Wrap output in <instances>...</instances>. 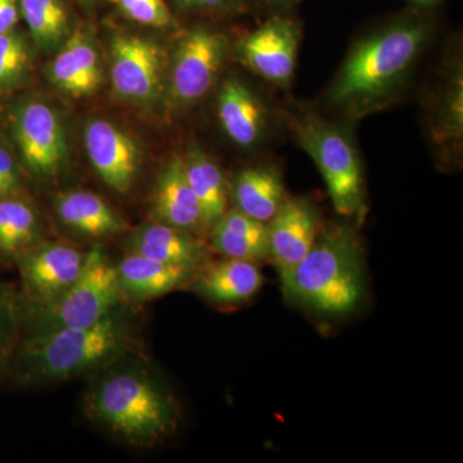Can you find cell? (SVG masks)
I'll use <instances>...</instances> for the list:
<instances>
[{
	"label": "cell",
	"mask_w": 463,
	"mask_h": 463,
	"mask_svg": "<svg viewBox=\"0 0 463 463\" xmlns=\"http://www.w3.org/2000/svg\"><path fill=\"white\" fill-rule=\"evenodd\" d=\"M29 67V48L16 30L0 33V91L16 88Z\"/></svg>",
	"instance_id": "cell-27"
},
{
	"label": "cell",
	"mask_w": 463,
	"mask_h": 463,
	"mask_svg": "<svg viewBox=\"0 0 463 463\" xmlns=\"http://www.w3.org/2000/svg\"><path fill=\"white\" fill-rule=\"evenodd\" d=\"M426 11L404 12L361 36L326 91L327 106L358 121L394 102L434 35Z\"/></svg>",
	"instance_id": "cell-1"
},
{
	"label": "cell",
	"mask_w": 463,
	"mask_h": 463,
	"mask_svg": "<svg viewBox=\"0 0 463 463\" xmlns=\"http://www.w3.org/2000/svg\"><path fill=\"white\" fill-rule=\"evenodd\" d=\"M263 282L255 261L227 258L203 270L197 281V289L203 297L215 303L236 304L254 297Z\"/></svg>",
	"instance_id": "cell-21"
},
{
	"label": "cell",
	"mask_w": 463,
	"mask_h": 463,
	"mask_svg": "<svg viewBox=\"0 0 463 463\" xmlns=\"http://www.w3.org/2000/svg\"><path fill=\"white\" fill-rule=\"evenodd\" d=\"M224 33L197 26L179 39L173 53L169 93L176 105L199 102L212 90L227 57Z\"/></svg>",
	"instance_id": "cell-7"
},
{
	"label": "cell",
	"mask_w": 463,
	"mask_h": 463,
	"mask_svg": "<svg viewBox=\"0 0 463 463\" xmlns=\"http://www.w3.org/2000/svg\"><path fill=\"white\" fill-rule=\"evenodd\" d=\"M133 252L152 260L196 270L205 261L207 249L190 232L156 223L139 228L130 240Z\"/></svg>",
	"instance_id": "cell-17"
},
{
	"label": "cell",
	"mask_w": 463,
	"mask_h": 463,
	"mask_svg": "<svg viewBox=\"0 0 463 463\" xmlns=\"http://www.w3.org/2000/svg\"><path fill=\"white\" fill-rule=\"evenodd\" d=\"M27 29L43 48H52L69 33V12L62 0H18Z\"/></svg>",
	"instance_id": "cell-26"
},
{
	"label": "cell",
	"mask_w": 463,
	"mask_h": 463,
	"mask_svg": "<svg viewBox=\"0 0 463 463\" xmlns=\"http://www.w3.org/2000/svg\"><path fill=\"white\" fill-rule=\"evenodd\" d=\"M322 231L315 205L304 199H286L268 223L269 258L281 270L306 258Z\"/></svg>",
	"instance_id": "cell-13"
},
{
	"label": "cell",
	"mask_w": 463,
	"mask_h": 463,
	"mask_svg": "<svg viewBox=\"0 0 463 463\" xmlns=\"http://www.w3.org/2000/svg\"><path fill=\"white\" fill-rule=\"evenodd\" d=\"M85 255L60 243L26 250L16 261L27 295L39 306L51 303L78 279Z\"/></svg>",
	"instance_id": "cell-11"
},
{
	"label": "cell",
	"mask_w": 463,
	"mask_h": 463,
	"mask_svg": "<svg viewBox=\"0 0 463 463\" xmlns=\"http://www.w3.org/2000/svg\"><path fill=\"white\" fill-rule=\"evenodd\" d=\"M91 412L116 434L149 444L175 429L172 399L145 374L121 373L103 380L90 398Z\"/></svg>",
	"instance_id": "cell-4"
},
{
	"label": "cell",
	"mask_w": 463,
	"mask_h": 463,
	"mask_svg": "<svg viewBox=\"0 0 463 463\" xmlns=\"http://www.w3.org/2000/svg\"><path fill=\"white\" fill-rule=\"evenodd\" d=\"M184 164L188 181L200 203L203 223L213 227L227 212L228 191L223 172L197 146H192Z\"/></svg>",
	"instance_id": "cell-24"
},
{
	"label": "cell",
	"mask_w": 463,
	"mask_h": 463,
	"mask_svg": "<svg viewBox=\"0 0 463 463\" xmlns=\"http://www.w3.org/2000/svg\"><path fill=\"white\" fill-rule=\"evenodd\" d=\"M431 103L429 127L435 145L444 149L462 147L463 72L462 63H447Z\"/></svg>",
	"instance_id": "cell-18"
},
{
	"label": "cell",
	"mask_w": 463,
	"mask_h": 463,
	"mask_svg": "<svg viewBox=\"0 0 463 463\" xmlns=\"http://www.w3.org/2000/svg\"><path fill=\"white\" fill-rule=\"evenodd\" d=\"M20 16L18 0H0V33L14 30Z\"/></svg>",
	"instance_id": "cell-32"
},
{
	"label": "cell",
	"mask_w": 463,
	"mask_h": 463,
	"mask_svg": "<svg viewBox=\"0 0 463 463\" xmlns=\"http://www.w3.org/2000/svg\"><path fill=\"white\" fill-rule=\"evenodd\" d=\"M85 148L94 170L112 190L125 194L138 173L141 154L132 137L108 120H91L85 128Z\"/></svg>",
	"instance_id": "cell-12"
},
{
	"label": "cell",
	"mask_w": 463,
	"mask_h": 463,
	"mask_svg": "<svg viewBox=\"0 0 463 463\" xmlns=\"http://www.w3.org/2000/svg\"><path fill=\"white\" fill-rule=\"evenodd\" d=\"M111 84L118 97L151 103L164 87V53L151 39L116 35L111 43Z\"/></svg>",
	"instance_id": "cell-10"
},
{
	"label": "cell",
	"mask_w": 463,
	"mask_h": 463,
	"mask_svg": "<svg viewBox=\"0 0 463 463\" xmlns=\"http://www.w3.org/2000/svg\"><path fill=\"white\" fill-rule=\"evenodd\" d=\"M291 127L298 146L321 172L335 210L344 216L364 214V165L352 137L343 127L313 114L295 116Z\"/></svg>",
	"instance_id": "cell-5"
},
{
	"label": "cell",
	"mask_w": 463,
	"mask_h": 463,
	"mask_svg": "<svg viewBox=\"0 0 463 463\" xmlns=\"http://www.w3.org/2000/svg\"><path fill=\"white\" fill-rule=\"evenodd\" d=\"M219 123L234 145L254 148L264 141L269 115L263 100L248 84L230 78L222 84L216 102Z\"/></svg>",
	"instance_id": "cell-14"
},
{
	"label": "cell",
	"mask_w": 463,
	"mask_h": 463,
	"mask_svg": "<svg viewBox=\"0 0 463 463\" xmlns=\"http://www.w3.org/2000/svg\"><path fill=\"white\" fill-rule=\"evenodd\" d=\"M50 78L58 90L74 97L99 90L102 74L99 53L90 36L72 33L50 65Z\"/></svg>",
	"instance_id": "cell-16"
},
{
	"label": "cell",
	"mask_w": 463,
	"mask_h": 463,
	"mask_svg": "<svg viewBox=\"0 0 463 463\" xmlns=\"http://www.w3.org/2000/svg\"><path fill=\"white\" fill-rule=\"evenodd\" d=\"M21 190L20 170L11 151L0 143V200L18 196Z\"/></svg>",
	"instance_id": "cell-30"
},
{
	"label": "cell",
	"mask_w": 463,
	"mask_h": 463,
	"mask_svg": "<svg viewBox=\"0 0 463 463\" xmlns=\"http://www.w3.org/2000/svg\"><path fill=\"white\" fill-rule=\"evenodd\" d=\"M128 339L127 322L115 309L87 327L36 331L21 344L18 361L32 379H66L115 358Z\"/></svg>",
	"instance_id": "cell-3"
},
{
	"label": "cell",
	"mask_w": 463,
	"mask_h": 463,
	"mask_svg": "<svg viewBox=\"0 0 463 463\" xmlns=\"http://www.w3.org/2000/svg\"><path fill=\"white\" fill-rule=\"evenodd\" d=\"M279 273L292 300L326 315H345L364 295L361 241L347 225H328L303 260Z\"/></svg>",
	"instance_id": "cell-2"
},
{
	"label": "cell",
	"mask_w": 463,
	"mask_h": 463,
	"mask_svg": "<svg viewBox=\"0 0 463 463\" xmlns=\"http://www.w3.org/2000/svg\"><path fill=\"white\" fill-rule=\"evenodd\" d=\"M236 209L268 224L285 201L281 174L272 166L249 167L236 176L233 187Z\"/></svg>",
	"instance_id": "cell-22"
},
{
	"label": "cell",
	"mask_w": 463,
	"mask_h": 463,
	"mask_svg": "<svg viewBox=\"0 0 463 463\" xmlns=\"http://www.w3.org/2000/svg\"><path fill=\"white\" fill-rule=\"evenodd\" d=\"M194 269L152 260L142 255H128L118 265L121 291L136 298H152L181 288Z\"/></svg>",
	"instance_id": "cell-19"
},
{
	"label": "cell",
	"mask_w": 463,
	"mask_h": 463,
	"mask_svg": "<svg viewBox=\"0 0 463 463\" xmlns=\"http://www.w3.org/2000/svg\"><path fill=\"white\" fill-rule=\"evenodd\" d=\"M128 17L142 25L169 27L173 25V14L165 0H115Z\"/></svg>",
	"instance_id": "cell-29"
},
{
	"label": "cell",
	"mask_w": 463,
	"mask_h": 463,
	"mask_svg": "<svg viewBox=\"0 0 463 463\" xmlns=\"http://www.w3.org/2000/svg\"><path fill=\"white\" fill-rule=\"evenodd\" d=\"M81 2H90V0H81Z\"/></svg>",
	"instance_id": "cell-35"
},
{
	"label": "cell",
	"mask_w": 463,
	"mask_h": 463,
	"mask_svg": "<svg viewBox=\"0 0 463 463\" xmlns=\"http://www.w3.org/2000/svg\"><path fill=\"white\" fill-rule=\"evenodd\" d=\"M57 214L72 230L90 237H106L125 230L123 218L90 192L72 191L58 196Z\"/></svg>",
	"instance_id": "cell-23"
},
{
	"label": "cell",
	"mask_w": 463,
	"mask_h": 463,
	"mask_svg": "<svg viewBox=\"0 0 463 463\" xmlns=\"http://www.w3.org/2000/svg\"><path fill=\"white\" fill-rule=\"evenodd\" d=\"M300 41V23L291 14H274L240 42L237 54L264 80L286 88L294 79Z\"/></svg>",
	"instance_id": "cell-8"
},
{
	"label": "cell",
	"mask_w": 463,
	"mask_h": 463,
	"mask_svg": "<svg viewBox=\"0 0 463 463\" xmlns=\"http://www.w3.org/2000/svg\"><path fill=\"white\" fill-rule=\"evenodd\" d=\"M11 129L27 169L52 175L67 156L66 133L57 112L42 100L21 102L12 112Z\"/></svg>",
	"instance_id": "cell-9"
},
{
	"label": "cell",
	"mask_w": 463,
	"mask_h": 463,
	"mask_svg": "<svg viewBox=\"0 0 463 463\" xmlns=\"http://www.w3.org/2000/svg\"><path fill=\"white\" fill-rule=\"evenodd\" d=\"M152 213L158 223L183 231L203 225L199 201L188 181L182 157H174L158 175L152 197Z\"/></svg>",
	"instance_id": "cell-15"
},
{
	"label": "cell",
	"mask_w": 463,
	"mask_h": 463,
	"mask_svg": "<svg viewBox=\"0 0 463 463\" xmlns=\"http://www.w3.org/2000/svg\"><path fill=\"white\" fill-rule=\"evenodd\" d=\"M174 5L187 12H219L233 9L237 0H173Z\"/></svg>",
	"instance_id": "cell-31"
},
{
	"label": "cell",
	"mask_w": 463,
	"mask_h": 463,
	"mask_svg": "<svg viewBox=\"0 0 463 463\" xmlns=\"http://www.w3.org/2000/svg\"><path fill=\"white\" fill-rule=\"evenodd\" d=\"M39 223L33 207L17 196L0 200V259L17 260L33 248Z\"/></svg>",
	"instance_id": "cell-25"
},
{
	"label": "cell",
	"mask_w": 463,
	"mask_h": 463,
	"mask_svg": "<svg viewBox=\"0 0 463 463\" xmlns=\"http://www.w3.org/2000/svg\"><path fill=\"white\" fill-rule=\"evenodd\" d=\"M303 0H254L255 5L274 14H291Z\"/></svg>",
	"instance_id": "cell-33"
},
{
	"label": "cell",
	"mask_w": 463,
	"mask_h": 463,
	"mask_svg": "<svg viewBox=\"0 0 463 463\" xmlns=\"http://www.w3.org/2000/svg\"><path fill=\"white\" fill-rule=\"evenodd\" d=\"M118 267L100 246L85 255L83 269L71 285L39 309L38 331L87 327L114 312L121 295Z\"/></svg>",
	"instance_id": "cell-6"
},
{
	"label": "cell",
	"mask_w": 463,
	"mask_h": 463,
	"mask_svg": "<svg viewBox=\"0 0 463 463\" xmlns=\"http://www.w3.org/2000/svg\"><path fill=\"white\" fill-rule=\"evenodd\" d=\"M213 246L225 258L255 261L269 258L268 224L232 209L213 225Z\"/></svg>",
	"instance_id": "cell-20"
},
{
	"label": "cell",
	"mask_w": 463,
	"mask_h": 463,
	"mask_svg": "<svg viewBox=\"0 0 463 463\" xmlns=\"http://www.w3.org/2000/svg\"><path fill=\"white\" fill-rule=\"evenodd\" d=\"M20 306L16 295L0 283V374L7 370L17 344Z\"/></svg>",
	"instance_id": "cell-28"
},
{
	"label": "cell",
	"mask_w": 463,
	"mask_h": 463,
	"mask_svg": "<svg viewBox=\"0 0 463 463\" xmlns=\"http://www.w3.org/2000/svg\"><path fill=\"white\" fill-rule=\"evenodd\" d=\"M407 2L412 3L417 8L430 9L439 5L441 0H407Z\"/></svg>",
	"instance_id": "cell-34"
}]
</instances>
